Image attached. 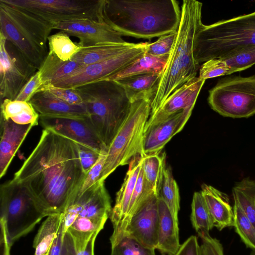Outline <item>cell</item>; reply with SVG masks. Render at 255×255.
Segmentation results:
<instances>
[{"label":"cell","mask_w":255,"mask_h":255,"mask_svg":"<svg viewBox=\"0 0 255 255\" xmlns=\"http://www.w3.org/2000/svg\"><path fill=\"white\" fill-rule=\"evenodd\" d=\"M209 105L225 117L248 118L255 114V75L221 79L209 91Z\"/></svg>","instance_id":"cell-10"},{"label":"cell","mask_w":255,"mask_h":255,"mask_svg":"<svg viewBox=\"0 0 255 255\" xmlns=\"http://www.w3.org/2000/svg\"><path fill=\"white\" fill-rule=\"evenodd\" d=\"M49 255V253H48V254H46V255Z\"/></svg>","instance_id":"cell-51"},{"label":"cell","mask_w":255,"mask_h":255,"mask_svg":"<svg viewBox=\"0 0 255 255\" xmlns=\"http://www.w3.org/2000/svg\"><path fill=\"white\" fill-rule=\"evenodd\" d=\"M76 144L82 170L86 174L97 161L101 152L81 144Z\"/></svg>","instance_id":"cell-44"},{"label":"cell","mask_w":255,"mask_h":255,"mask_svg":"<svg viewBox=\"0 0 255 255\" xmlns=\"http://www.w3.org/2000/svg\"><path fill=\"white\" fill-rule=\"evenodd\" d=\"M202 5V3L195 0L182 2L176 38L151 100L150 115L176 89L197 77L200 66L194 58L193 48L195 36L203 24Z\"/></svg>","instance_id":"cell-3"},{"label":"cell","mask_w":255,"mask_h":255,"mask_svg":"<svg viewBox=\"0 0 255 255\" xmlns=\"http://www.w3.org/2000/svg\"><path fill=\"white\" fill-rule=\"evenodd\" d=\"M201 192L214 223L219 231L234 226L233 208L228 196L211 185L203 184Z\"/></svg>","instance_id":"cell-23"},{"label":"cell","mask_w":255,"mask_h":255,"mask_svg":"<svg viewBox=\"0 0 255 255\" xmlns=\"http://www.w3.org/2000/svg\"><path fill=\"white\" fill-rule=\"evenodd\" d=\"M230 69L222 58H215L204 62L200 67L199 78L207 79L230 75Z\"/></svg>","instance_id":"cell-41"},{"label":"cell","mask_w":255,"mask_h":255,"mask_svg":"<svg viewBox=\"0 0 255 255\" xmlns=\"http://www.w3.org/2000/svg\"><path fill=\"white\" fill-rule=\"evenodd\" d=\"M158 227V196H154L131 218L125 236H129L144 247L156 250Z\"/></svg>","instance_id":"cell-18"},{"label":"cell","mask_w":255,"mask_h":255,"mask_svg":"<svg viewBox=\"0 0 255 255\" xmlns=\"http://www.w3.org/2000/svg\"><path fill=\"white\" fill-rule=\"evenodd\" d=\"M234 227L247 247L255 250V228L239 205L234 202Z\"/></svg>","instance_id":"cell-36"},{"label":"cell","mask_w":255,"mask_h":255,"mask_svg":"<svg viewBox=\"0 0 255 255\" xmlns=\"http://www.w3.org/2000/svg\"><path fill=\"white\" fill-rule=\"evenodd\" d=\"M75 89L88 113L87 122L108 149L130 108L126 91L116 81L108 80Z\"/></svg>","instance_id":"cell-4"},{"label":"cell","mask_w":255,"mask_h":255,"mask_svg":"<svg viewBox=\"0 0 255 255\" xmlns=\"http://www.w3.org/2000/svg\"><path fill=\"white\" fill-rule=\"evenodd\" d=\"M147 43H136L132 48L112 58L82 66L53 85L75 89L91 83L104 80L127 67L142 55L145 53Z\"/></svg>","instance_id":"cell-13"},{"label":"cell","mask_w":255,"mask_h":255,"mask_svg":"<svg viewBox=\"0 0 255 255\" xmlns=\"http://www.w3.org/2000/svg\"><path fill=\"white\" fill-rule=\"evenodd\" d=\"M151 100L147 97L131 102L128 115L108 148L99 182H104L119 166L144 156L143 136Z\"/></svg>","instance_id":"cell-8"},{"label":"cell","mask_w":255,"mask_h":255,"mask_svg":"<svg viewBox=\"0 0 255 255\" xmlns=\"http://www.w3.org/2000/svg\"><path fill=\"white\" fill-rule=\"evenodd\" d=\"M237 203L255 228V181L249 177L237 183L232 189Z\"/></svg>","instance_id":"cell-30"},{"label":"cell","mask_w":255,"mask_h":255,"mask_svg":"<svg viewBox=\"0 0 255 255\" xmlns=\"http://www.w3.org/2000/svg\"><path fill=\"white\" fill-rule=\"evenodd\" d=\"M33 124L19 125L0 116V177L6 173L16 151L31 128Z\"/></svg>","instance_id":"cell-20"},{"label":"cell","mask_w":255,"mask_h":255,"mask_svg":"<svg viewBox=\"0 0 255 255\" xmlns=\"http://www.w3.org/2000/svg\"><path fill=\"white\" fill-rule=\"evenodd\" d=\"M75 249L73 242L70 236L65 234L63 245L60 255H74Z\"/></svg>","instance_id":"cell-48"},{"label":"cell","mask_w":255,"mask_h":255,"mask_svg":"<svg viewBox=\"0 0 255 255\" xmlns=\"http://www.w3.org/2000/svg\"><path fill=\"white\" fill-rule=\"evenodd\" d=\"M161 75L159 73L140 74L127 77L116 82L124 88L131 103L147 97L152 99Z\"/></svg>","instance_id":"cell-25"},{"label":"cell","mask_w":255,"mask_h":255,"mask_svg":"<svg viewBox=\"0 0 255 255\" xmlns=\"http://www.w3.org/2000/svg\"><path fill=\"white\" fill-rule=\"evenodd\" d=\"M142 158L138 157L129 164L124 182L117 193L115 204L110 216L113 227L110 239L111 246L117 244L125 236V220L142 166Z\"/></svg>","instance_id":"cell-16"},{"label":"cell","mask_w":255,"mask_h":255,"mask_svg":"<svg viewBox=\"0 0 255 255\" xmlns=\"http://www.w3.org/2000/svg\"><path fill=\"white\" fill-rule=\"evenodd\" d=\"M107 150H101L99 159L86 174L82 183L74 196H80L100 181L105 164Z\"/></svg>","instance_id":"cell-39"},{"label":"cell","mask_w":255,"mask_h":255,"mask_svg":"<svg viewBox=\"0 0 255 255\" xmlns=\"http://www.w3.org/2000/svg\"><path fill=\"white\" fill-rule=\"evenodd\" d=\"M65 234L63 232L62 224L57 237L55 239L49 252V255H60L64 241Z\"/></svg>","instance_id":"cell-47"},{"label":"cell","mask_w":255,"mask_h":255,"mask_svg":"<svg viewBox=\"0 0 255 255\" xmlns=\"http://www.w3.org/2000/svg\"><path fill=\"white\" fill-rule=\"evenodd\" d=\"M38 71L12 43L0 33V96L14 100Z\"/></svg>","instance_id":"cell-12"},{"label":"cell","mask_w":255,"mask_h":255,"mask_svg":"<svg viewBox=\"0 0 255 255\" xmlns=\"http://www.w3.org/2000/svg\"><path fill=\"white\" fill-rule=\"evenodd\" d=\"M201 240L200 245V255H224L223 247L220 242L211 237L209 232L198 233Z\"/></svg>","instance_id":"cell-43"},{"label":"cell","mask_w":255,"mask_h":255,"mask_svg":"<svg viewBox=\"0 0 255 255\" xmlns=\"http://www.w3.org/2000/svg\"><path fill=\"white\" fill-rule=\"evenodd\" d=\"M103 13L122 36L147 39L177 32L181 19L176 0H105Z\"/></svg>","instance_id":"cell-2"},{"label":"cell","mask_w":255,"mask_h":255,"mask_svg":"<svg viewBox=\"0 0 255 255\" xmlns=\"http://www.w3.org/2000/svg\"><path fill=\"white\" fill-rule=\"evenodd\" d=\"M53 28L59 29L79 40L81 47L92 46L101 43L127 42L122 36L105 21L89 18L74 19L52 23Z\"/></svg>","instance_id":"cell-14"},{"label":"cell","mask_w":255,"mask_h":255,"mask_svg":"<svg viewBox=\"0 0 255 255\" xmlns=\"http://www.w3.org/2000/svg\"><path fill=\"white\" fill-rule=\"evenodd\" d=\"M25 9L52 23L74 19L105 21V0H1Z\"/></svg>","instance_id":"cell-11"},{"label":"cell","mask_w":255,"mask_h":255,"mask_svg":"<svg viewBox=\"0 0 255 255\" xmlns=\"http://www.w3.org/2000/svg\"><path fill=\"white\" fill-rule=\"evenodd\" d=\"M255 46V11L210 25L202 24L195 37L194 56L200 64Z\"/></svg>","instance_id":"cell-6"},{"label":"cell","mask_w":255,"mask_h":255,"mask_svg":"<svg viewBox=\"0 0 255 255\" xmlns=\"http://www.w3.org/2000/svg\"><path fill=\"white\" fill-rule=\"evenodd\" d=\"M135 44L128 42L124 43L106 42L81 47L72 60L82 66H85L112 58L127 51Z\"/></svg>","instance_id":"cell-24"},{"label":"cell","mask_w":255,"mask_h":255,"mask_svg":"<svg viewBox=\"0 0 255 255\" xmlns=\"http://www.w3.org/2000/svg\"><path fill=\"white\" fill-rule=\"evenodd\" d=\"M62 222V213L47 217L36 235L33 244L35 249L34 255L48 254L57 237Z\"/></svg>","instance_id":"cell-29"},{"label":"cell","mask_w":255,"mask_h":255,"mask_svg":"<svg viewBox=\"0 0 255 255\" xmlns=\"http://www.w3.org/2000/svg\"><path fill=\"white\" fill-rule=\"evenodd\" d=\"M192 112L181 111L144 131L143 140L144 156L160 153L171 138L183 129Z\"/></svg>","instance_id":"cell-19"},{"label":"cell","mask_w":255,"mask_h":255,"mask_svg":"<svg viewBox=\"0 0 255 255\" xmlns=\"http://www.w3.org/2000/svg\"><path fill=\"white\" fill-rule=\"evenodd\" d=\"M110 255H155V250L144 247L134 238L126 236L111 246Z\"/></svg>","instance_id":"cell-37"},{"label":"cell","mask_w":255,"mask_h":255,"mask_svg":"<svg viewBox=\"0 0 255 255\" xmlns=\"http://www.w3.org/2000/svg\"><path fill=\"white\" fill-rule=\"evenodd\" d=\"M190 220L192 225L198 233L212 230L214 226V221L201 192H194L192 203Z\"/></svg>","instance_id":"cell-34"},{"label":"cell","mask_w":255,"mask_h":255,"mask_svg":"<svg viewBox=\"0 0 255 255\" xmlns=\"http://www.w3.org/2000/svg\"><path fill=\"white\" fill-rule=\"evenodd\" d=\"M42 85L40 73L38 70L24 85L15 100L29 102Z\"/></svg>","instance_id":"cell-45"},{"label":"cell","mask_w":255,"mask_h":255,"mask_svg":"<svg viewBox=\"0 0 255 255\" xmlns=\"http://www.w3.org/2000/svg\"><path fill=\"white\" fill-rule=\"evenodd\" d=\"M177 31L160 36L153 43L147 42L145 53L150 55L162 57L168 56L175 43Z\"/></svg>","instance_id":"cell-40"},{"label":"cell","mask_w":255,"mask_h":255,"mask_svg":"<svg viewBox=\"0 0 255 255\" xmlns=\"http://www.w3.org/2000/svg\"><path fill=\"white\" fill-rule=\"evenodd\" d=\"M0 224L12 246L48 215L28 189L12 179L0 186Z\"/></svg>","instance_id":"cell-9"},{"label":"cell","mask_w":255,"mask_h":255,"mask_svg":"<svg viewBox=\"0 0 255 255\" xmlns=\"http://www.w3.org/2000/svg\"><path fill=\"white\" fill-rule=\"evenodd\" d=\"M168 56H154L144 53L133 63L105 80L116 81L140 74H162L167 62Z\"/></svg>","instance_id":"cell-27"},{"label":"cell","mask_w":255,"mask_h":255,"mask_svg":"<svg viewBox=\"0 0 255 255\" xmlns=\"http://www.w3.org/2000/svg\"><path fill=\"white\" fill-rule=\"evenodd\" d=\"M0 116L19 125H38L39 115L29 102L5 99L1 102Z\"/></svg>","instance_id":"cell-28"},{"label":"cell","mask_w":255,"mask_h":255,"mask_svg":"<svg viewBox=\"0 0 255 255\" xmlns=\"http://www.w3.org/2000/svg\"><path fill=\"white\" fill-rule=\"evenodd\" d=\"M154 196H157L146 181L141 166L125 220V235L127 226L132 216Z\"/></svg>","instance_id":"cell-33"},{"label":"cell","mask_w":255,"mask_h":255,"mask_svg":"<svg viewBox=\"0 0 255 255\" xmlns=\"http://www.w3.org/2000/svg\"><path fill=\"white\" fill-rule=\"evenodd\" d=\"M40 123L44 129L51 130L75 143L101 152L107 149L88 124L86 119L48 117L39 115Z\"/></svg>","instance_id":"cell-15"},{"label":"cell","mask_w":255,"mask_h":255,"mask_svg":"<svg viewBox=\"0 0 255 255\" xmlns=\"http://www.w3.org/2000/svg\"><path fill=\"white\" fill-rule=\"evenodd\" d=\"M205 82L196 77L176 89L162 106L150 116L144 131L183 110L192 111L199 94Z\"/></svg>","instance_id":"cell-17"},{"label":"cell","mask_w":255,"mask_h":255,"mask_svg":"<svg viewBox=\"0 0 255 255\" xmlns=\"http://www.w3.org/2000/svg\"><path fill=\"white\" fill-rule=\"evenodd\" d=\"M29 102L40 116L80 119L88 117L84 106L68 104L45 90H39Z\"/></svg>","instance_id":"cell-21"},{"label":"cell","mask_w":255,"mask_h":255,"mask_svg":"<svg viewBox=\"0 0 255 255\" xmlns=\"http://www.w3.org/2000/svg\"><path fill=\"white\" fill-rule=\"evenodd\" d=\"M81 67L79 63L72 59L68 61H62L49 51L38 70L43 83L42 87L54 84L72 74Z\"/></svg>","instance_id":"cell-26"},{"label":"cell","mask_w":255,"mask_h":255,"mask_svg":"<svg viewBox=\"0 0 255 255\" xmlns=\"http://www.w3.org/2000/svg\"><path fill=\"white\" fill-rule=\"evenodd\" d=\"M112 209L104 182H98L80 196H73L62 213V227L71 238L75 252L83 251L98 236Z\"/></svg>","instance_id":"cell-5"},{"label":"cell","mask_w":255,"mask_h":255,"mask_svg":"<svg viewBox=\"0 0 255 255\" xmlns=\"http://www.w3.org/2000/svg\"><path fill=\"white\" fill-rule=\"evenodd\" d=\"M230 69V74L250 68L255 64V46L239 51L228 57L222 58Z\"/></svg>","instance_id":"cell-38"},{"label":"cell","mask_w":255,"mask_h":255,"mask_svg":"<svg viewBox=\"0 0 255 255\" xmlns=\"http://www.w3.org/2000/svg\"><path fill=\"white\" fill-rule=\"evenodd\" d=\"M0 33L38 70L49 51L52 24L23 8L0 0Z\"/></svg>","instance_id":"cell-7"},{"label":"cell","mask_w":255,"mask_h":255,"mask_svg":"<svg viewBox=\"0 0 255 255\" xmlns=\"http://www.w3.org/2000/svg\"><path fill=\"white\" fill-rule=\"evenodd\" d=\"M85 175L76 143L44 129L13 179L24 186L50 216L64 212Z\"/></svg>","instance_id":"cell-1"},{"label":"cell","mask_w":255,"mask_h":255,"mask_svg":"<svg viewBox=\"0 0 255 255\" xmlns=\"http://www.w3.org/2000/svg\"><path fill=\"white\" fill-rule=\"evenodd\" d=\"M158 196L165 203L175 221L178 224L179 191L170 167H166L164 171Z\"/></svg>","instance_id":"cell-32"},{"label":"cell","mask_w":255,"mask_h":255,"mask_svg":"<svg viewBox=\"0 0 255 255\" xmlns=\"http://www.w3.org/2000/svg\"><path fill=\"white\" fill-rule=\"evenodd\" d=\"M49 51L64 61L71 60L81 47L73 42L69 35L61 31L48 37Z\"/></svg>","instance_id":"cell-35"},{"label":"cell","mask_w":255,"mask_h":255,"mask_svg":"<svg viewBox=\"0 0 255 255\" xmlns=\"http://www.w3.org/2000/svg\"><path fill=\"white\" fill-rule=\"evenodd\" d=\"M142 168L146 181L158 196L163 173L166 168V153L161 152L143 156Z\"/></svg>","instance_id":"cell-31"},{"label":"cell","mask_w":255,"mask_h":255,"mask_svg":"<svg viewBox=\"0 0 255 255\" xmlns=\"http://www.w3.org/2000/svg\"><path fill=\"white\" fill-rule=\"evenodd\" d=\"M250 255H255V250H253Z\"/></svg>","instance_id":"cell-50"},{"label":"cell","mask_w":255,"mask_h":255,"mask_svg":"<svg viewBox=\"0 0 255 255\" xmlns=\"http://www.w3.org/2000/svg\"><path fill=\"white\" fill-rule=\"evenodd\" d=\"M159 227L156 249L162 255H174L180 244L179 240V227L167 206L158 196Z\"/></svg>","instance_id":"cell-22"},{"label":"cell","mask_w":255,"mask_h":255,"mask_svg":"<svg viewBox=\"0 0 255 255\" xmlns=\"http://www.w3.org/2000/svg\"><path fill=\"white\" fill-rule=\"evenodd\" d=\"M97 236H94L88 243L85 249L79 252H75L74 255H94V245Z\"/></svg>","instance_id":"cell-49"},{"label":"cell","mask_w":255,"mask_h":255,"mask_svg":"<svg viewBox=\"0 0 255 255\" xmlns=\"http://www.w3.org/2000/svg\"><path fill=\"white\" fill-rule=\"evenodd\" d=\"M39 90L47 91L57 98L68 104L83 106L81 97L76 89L62 88L53 85H47L42 87Z\"/></svg>","instance_id":"cell-42"},{"label":"cell","mask_w":255,"mask_h":255,"mask_svg":"<svg viewBox=\"0 0 255 255\" xmlns=\"http://www.w3.org/2000/svg\"><path fill=\"white\" fill-rule=\"evenodd\" d=\"M174 255H200V245L197 237L191 236L188 238Z\"/></svg>","instance_id":"cell-46"}]
</instances>
